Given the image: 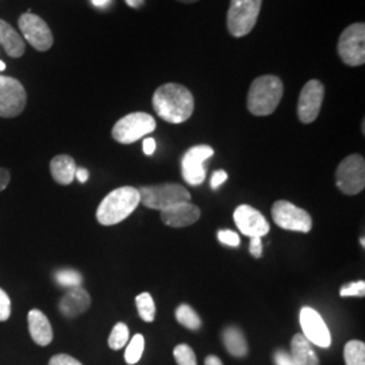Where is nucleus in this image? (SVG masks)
Segmentation results:
<instances>
[{
    "instance_id": "obj_1",
    "label": "nucleus",
    "mask_w": 365,
    "mask_h": 365,
    "mask_svg": "<svg viewBox=\"0 0 365 365\" xmlns=\"http://www.w3.org/2000/svg\"><path fill=\"white\" fill-rule=\"evenodd\" d=\"M152 103L158 117L175 125L188 120L195 108L191 91L176 83L160 86L153 93Z\"/></svg>"
},
{
    "instance_id": "obj_2",
    "label": "nucleus",
    "mask_w": 365,
    "mask_h": 365,
    "mask_svg": "<svg viewBox=\"0 0 365 365\" xmlns=\"http://www.w3.org/2000/svg\"><path fill=\"white\" fill-rule=\"evenodd\" d=\"M141 203L137 188L125 185L111 191L96 210V220L103 226H113L125 221Z\"/></svg>"
},
{
    "instance_id": "obj_3",
    "label": "nucleus",
    "mask_w": 365,
    "mask_h": 365,
    "mask_svg": "<svg viewBox=\"0 0 365 365\" xmlns=\"http://www.w3.org/2000/svg\"><path fill=\"white\" fill-rule=\"evenodd\" d=\"M284 93L282 78L274 75H265L256 78L248 92V110L256 117H267L274 114L280 105Z\"/></svg>"
},
{
    "instance_id": "obj_4",
    "label": "nucleus",
    "mask_w": 365,
    "mask_h": 365,
    "mask_svg": "<svg viewBox=\"0 0 365 365\" xmlns=\"http://www.w3.org/2000/svg\"><path fill=\"white\" fill-rule=\"evenodd\" d=\"M138 192L145 207L158 211L170 209L182 202H191L190 191L176 182L145 185L138 190Z\"/></svg>"
},
{
    "instance_id": "obj_5",
    "label": "nucleus",
    "mask_w": 365,
    "mask_h": 365,
    "mask_svg": "<svg viewBox=\"0 0 365 365\" xmlns=\"http://www.w3.org/2000/svg\"><path fill=\"white\" fill-rule=\"evenodd\" d=\"M262 0H230L227 11V30L237 37H245L255 29L260 15Z\"/></svg>"
},
{
    "instance_id": "obj_6",
    "label": "nucleus",
    "mask_w": 365,
    "mask_h": 365,
    "mask_svg": "<svg viewBox=\"0 0 365 365\" xmlns=\"http://www.w3.org/2000/svg\"><path fill=\"white\" fill-rule=\"evenodd\" d=\"M157 123L155 118L146 113H131L120 118L113 128V138L119 144L137 143L145 135L153 133Z\"/></svg>"
},
{
    "instance_id": "obj_7",
    "label": "nucleus",
    "mask_w": 365,
    "mask_h": 365,
    "mask_svg": "<svg viewBox=\"0 0 365 365\" xmlns=\"http://www.w3.org/2000/svg\"><path fill=\"white\" fill-rule=\"evenodd\" d=\"M336 184L345 195H357L365 187V160L360 155L344 158L336 170Z\"/></svg>"
},
{
    "instance_id": "obj_8",
    "label": "nucleus",
    "mask_w": 365,
    "mask_h": 365,
    "mask_svg": "<svg viewBox=\"0 0 365 365\" xmlns=\"http://www.w3.org/2000/svg\"><path fill=\"white\" fill-rule=\"evenodd\" d=\"M339 56L344 64L361 66L365 63V25L353 24L346 27L339 39Z\"/></svg>"
},
{
    "instance_id": "obj_9",
    "label": "nucleus",
    "mask_w": 365,
    "mask_h": 365,
    "mask_svg": "<svg viewBox=\"0 0 365 365\" xmlns=\"http://www.w3.org/2000/svg\"><path fill=\"white\" fill-rule=\"evenodd\" d=\"M272 218L274 223L284 230L309 233L313 227V220L310 214L287 200H277L274 203Z\"/></svg>"
},
{
    "instance_id": "obj_10",
    "label": "nucleus",
    "mask_w": 365,
    "mask_h": 365,
    "mask_svg": "<svg viewBox=\"0 0 365 365\" xmlns=\"http://www.w3.org/2000/svg\"><path fill=\"white\" fill-rule=\"evenodd\" d=\"M26 101V91L19 80L0 76V117H18L25 110Z\"/></svg>"
},
{
    "instance_id": "obj_11",
    "label": "nucleus",
    "mask_w": 365,
    "mask_h": 365,
    "mask_svg": "<svg viewBox=\"0 0 365 365\" xmlns=\"http://www.w3.org/2000/svg\"><path fill=\"white\" fill-rule=\"evenodd\" d=\"M214 155V149L209 145H196L188 149L182 160V179L190 185H200L206 180L205 161Z\"/></svg>"
},
{
    "instance_id": "obj_12",
    "label": "nucleus",
    "mask_w": 365,
    "mask_h": 365,
    "mask_svg": "<svg viewBox=\"0 0 365 365\" xmlns=\"http://www.w3.org/2000/svg\"><path fill=\"white\" fill-rule=\"evenodd\" d=\"M19 29L27 42L39 52H46L52 48L53 34L48 24L36 14H24L18 21Z\"/></svg>"
},
{
    "instance_id": "obj_13",
    "label": "nucleus",
    "mask_w": 365,
    "mask_h": 365,
    "mask_svg": "<svg viewBox=\"0 0 365 365\" xmlns=\"http://www.w3.org/2000/svg\"><path fill=\"white\" fill-rule=\"evenodd\" d=\"M324 99L325 86L322 84V81L310 80L303 86L298 102V117L302 123H313L319 115Z\"/></svg>"
},
{
    "instance_id": "obj_14",
    "label": "nucleus",
    "mask_w": 365,
    "mask_h": 365,
    "mask_svg": "<svg viewBox=\"0 0 365 365\" xmlns=\"http://www.w3.org/2000/svg\"><path fill=\"white\" fill-rule=\"evenodd\" d=\"M300 327L303 330V336L312 344L319 348H329L331 344L330 330L327 327L324 318L317 310L312 307H303L300 310Z\"/></svg>"
},
{
    "instance_id": "obj_15",
    "label": "nucleus",
    "mask_w": 365,
    "mask_h": 365,
    "mask_svg": "<svg viewBox=\"0 0 365 365\" xmlns=\"http://www.w3.org/2000/svg\"><path fill=\"white\" fill-rule=\"evenodd\" d=\"M235 222L240 232L244 235L253 237H264L269 233V223L259 210L241 205L235 211Z\"/></svg>"
},
{
    "instance_id": "obj_16",
    "label": "nucleus",
    "mask_w": 365,
    "mask_h": 365,
    "mask_svg": "<svg viewBox=\"0 0 365 365\" xmlns=\"http://www.w3.org/2000/svg\"><path fill=\"white\" fill-rule=\"evenodd\" d=\"M200 218V210L191 202H182L170 209L161 211V221L170 227H185L197 222Z\"/></svg>"
},
{
    "instance_id": "obj_17",
    "label": "nucleus",
    "mask_w": 365,
    "mask_h": 365,
    "mask_svg": "<svg viewBox=\"0 0 365 365\" xmlns=\"http://www.w3.org/2000/svg\"><path fill=\"white\" fill-rule=\"evenodd\" d=\"M91 306L90 294L81 287L69 288V291L60 300L58 309L66 318H75L86 313Z\"/></svg>"
},
{
    "instance_id": "obj_18",
    "label": "nucleus",
    "mask_w": 365,
    "mask_h": 365,
    "mask_svg": "<svg viewBox=\"0 0 365 365\" xmlns=\"http://www.w3.org/2000/svg\"><path fill=\"white\" fill-rule=\"evenodd\" d=\"M29 331L33 341L39 346H48L53 341V329L48 317L41 310H30L27 315Z\"/></svg>"
},
{
    "instance_id": "obj_19",
    "label": "nucleus",
    "mask_w": 365,
    "mask_h": 365,
    "mask_svg": "<svg viewBox=\"0 0 365 365\" xmlns=\"http://www.w3.org/2000/svg\"><path fill=\"white\" fill-rule=\"evenodd\" d=\"M291 357L297 365H319V359L313 344L303 334H295L291 339Z\"/></svg>"
},
{
    "instance_id": "obj_20",
    "label": "nucleus",
    "mask_w": 365,
    "mask_h": 365,
    "mask_svg": "<svg viewBox=\"0 0 365 365\" xmlns=\"http://www.w3.org/2000/svg\"><path fill=\"white\" fill-rule=\"evenodd\" d=\"M76 170L75 160L68 155H58L51 161L52 178L61 185H69L75 180Z\"/></svg>"
},
{
    "instance_id": "obj_21",
    "label": "nucleus",
    "mask_w": 365,
    "mask_h": 365,
    "mask_svg": "<svg viewBox=\"0 0 365 365\" xmlns=\"http://www.w3.org/2000/svg\"><path fill=\"white\" fill-rule=\"evenodd\" d=\"M0 45L4 48L6 53L14 58H19L25 53L24 39L18 31H15L13 27L3 19H0Z\"/></svg>"
},
{
    "instance_id": "obj_22",
    "label": "nucleus",
    "mask_w": 365,
    "mask_h": 365,
    "mask_svg": "<svg viewBox=\"0 0 365 365\" xmlns=\"http://www.w3.org/2000/svg\"><path fill=\"white\" fill-rule=\"evenodd\" d=\"M223 344L227 352L235 357H245L249 352L248 342L244 333L235 327H226L222 333Z\"/></svg>"
},
{
    "instance_id": "obj_23",
    "label": "nucleus",
    "mask_w": 365,
    "mask_h": 365,
    "mask_svg": "<svg viewBox=\"0 0 365 365\" xmlns=\"http://www.w3.org/2000/svg\"><path fill=\"white\" fill-rule=\"evenodd\" d=\"M345 365H365V344L359 339L346 342L344 348Z\"/></svg>"
},
{
    "instance_id": "obj_24",
    "label": "nucleus",
    "mask_w": 365,
    "mask_h": 365,
    "mask_svg": "<svg viewBox=\"0 0 365 365\" xmlns=\"http://www.w3.org/2000/svg\"><path fill=\"white\" fill-rule=\"evenodd\" d=\"M175 315H176L178 322H179L182 327H187V329H190V330H197V329L200 327V325H202V321H200L199 315L196 314L195 310H194L190 304H185V303L180 304V306L176 309Z\"/></svg>"
},
{
    "instance_id": "obj_25",
    "label": "nucleus",
    "mask_w": 365,
    "mask_h": 365,
    "mask_svg": "<svg viewBox=\"0 0 365 365\" xmlns=\"http://www.w3.org/2000/svg\"><path fill=\"white\" fill-rule=\"evenodd\" d=\"M137 310L145 322H153L156 318V304L149 292H143L135 298Z\"/></svg>"
},
{
    "instance_id": "obj_26",
    "label": "nucleus",
    "mask_w": 365,
    "mask_h": 365,
    "mask_svg": "<svg viewBox=\"0 0 365 365\" xmlns=\"http://www.w3.org/2000/svg\"><path fill=\"white\" fill-rule=\"evenodd\" d=\"M129 337H130V333H129V327L126 324L123 322H119L117 324L113 331L110 333V337H108V346L113 349V351H119L122 348L126 346V344L129 342Z\"/></svg>"
},
{
    "instance_id": "obj_27",
    "label": "nucleus",
    "mask_w": 365,
    "mask_h": 365,
    "mask_svg": "<svg viewBox=\"0 0 365 365\" xmlns=\"http://www.w3.org/2000/svg\"><path fill=\"white\" fill-rule=\"evenodd\" d=\"M145 349V339L143 334H135L130 339L126 351H125V360L129 365L137 364L141 357Z\"/></svg>"
},
{
    "instance_id": "obj_28",
    "label": "nucleus",
    "mask_w": 365,
    "mask_h": 365,
    "mask_svg": "<svg viewBox=\"0 0 365 365\" xmlns=\"http://www.w3.org/2000/svg\"><path fill=\"white\" fill-rule=\"evenodd\" d=\"M56 280L63 287L75 288L81 286L83 277H81V274H78V271L63 269V271H58L56 274Z\"/></svg>"
},
{
    "instance_id": "obj_29",
    "label": "nucleus",
    "mask_w": 365,
    "mask_h": 365,
    "mask_svg": "<svg viewBox=\"0 0 365 365\" xmlns=\"http://www.w3.org/2000/svg\"><path fill=\"white\" fill-rule=\"evenodd\" d=\"M173 357L178 365H197L195 352L187 344H180L173 349Z\"/></svg>"
},
{
    "instance_id": "obj_30",
    "label": "nucleus",
    "mask_w": 365,
    "mask_h": 365,
    "mask_svg": "<svg viewBox=\"0 0 365 365\" xmlns=\"http://www.w3.org/2000/svg\"><path fill=\"white\" fill-rule=\"evenodd\" d=\"M339 295L342 298H348V297H357V298H364L365 297V282L359 280V282H353L348 283L345 286L341 287Z\"/></svg>"
},
{
    "instance_id": "obj_31",
    "label": "nucleus",
    "mask_w": 365,
    "mask_h": 365,
    "mask_svg": "<svg viewBox=\"0 0 365 365\" xmlns=\"http://www.w3.org/2000/svg\"><path fill=\"white\" fill-rule=\"evenodd\" d=\"M218 240L223 245H227V247H232V248L240 247V242H241L240 235H237L235 232H232V230H220L218 232Z\"/></svg>"
},
{
    "instance_id": "obj_32",
    "label": "nucleus",
    "mask_w": 365,
    "mask_h": 365,
    "mask_svg": "<svg viewBox=\"0 0 365 365\" xmlns=\"http://www.w3.org/2000/svg\"><path fill=\"white\" fill-rule=\"evenodd\" d=\"M11 315V300L4 289L0 288V322H4Z\"/></svg>"
},
{
    "instance_id": "obj_33",
    "label": "nucleus",
    "mask_w": 365,
    "mask_h": 365,
    "mask_svg": "<svg viewBox=\"0 0 365 365\" xmlns=\"http://www.w3.org/2000/svg\"><path fill=\"white\" fill-rule=\"evenodd\" d=\"M49 365H83L75 357L61 353V354H56L49 360Z\"/></svg>"
},
{
    "instance_id": "obj_34",
    "label": "nucleus",
    "mask_w": 365,
    "mask_h": 365,
    "mask_svg": "<svg viewBox=\"0 0 365 365\" xmlns=\"http://www.w3.org/2000/svg\"><path fill=\"white\" fill-rule=\"evenodd\" d=\"M249 252L253 257L260 259L262 256V238L261 237H253L250 238V244H249Z\"/></svg>"
},
{
    "instance_id": "obj_35",
    "label": "nucleus",
    "mask_w": 365,
    "mask_h": 365,
    "mask_svg": "<svg viewBox=\"0 0 365 365\" xmlns=\"http://www.w3.org/2000/svg\"><path fill=\"white\" fill-rule=\"evenodd\" d=\"M274 360L276 365H297L294 359L291 357V354L286 351H276Z\"/></svg>"
},
{
    "instance_id": "obj_36",
    "label": "nucleus",
    "mask_w": 365,
    "mask_h": 365,
    "mask_svg": "<svg viewBox=\"0 0 365 365\" xmlns=\"http://www.w3.org/2000/svg\"><path fill=\"white\" fill-rule=\"evenodd\" d=\"M226 180H227V173L225 170H215L211 178V188L218 190Z\"/></svg>"
},
{
    "instance_id": "obj_37",
    "label": "nucleus",
    "mask_w": 365,
    "mask_h": 365,
    "mask_svg": "<svg viewBox=\"0 0 365 365\" xmlns=\"http://www.w3.org/2000/svg\"><path fill=\"white\" fill-rule=\"evenodd\" d=\"M157 144L153 138H145L143 143V149L146 156H152L156 152Z\"/></svg>"
},
{
    "instance_id": "obj_38",
    "label": "nucleus",
    "mask_w": 365,
    "mask_h": 365,
    "mask_svg": "<svg viewBox=\"0 0 365 365\" xmlns=\"http://www.w3.org/2000/svg\"><path fill=\"white\" fill-rule=\"evenodd\" d=\"M10 180H11L10 172L7 170H4V168H0V192L7 188Z\"/></svg>"
},
{
    "instance_id": "obj_39",
    "label": "nucleus",
    "mask_w": 365,
    "mask_h": 365,
    "mask_svg": "<svg viewBox=\"0 0 365 365\" xmlns=\"http://www.w3.org/2000/svg\"><path fill=\"white\" fill-rule=\"evenodd\" d=\"M75 178H76L80 182H86L90 179V172L86 170V168H78Z\"/></svg>"
},
{
    "instance_id": "obj_40",
    "label": "nucleus",
    "mask_w": 365,
    "mask_h": 365,
    "mask_svg": "<svg viewBox=\"0 0 365 365\" xmlns=\"http://www.w3.org/2000/svg\"><path fill=\"white\" fill-rule=\"evenodd\" d=\"M205 365H223L222 364L221 360L217 357V356H214V354H211V356H207L206 357V360H205Z\"/></svg>"
},
{
    "instance_id": "obj_41",
    "label": "nucleus",
    "mask_w": 365,
    "mask_h": 365,
    "mask_svg": "<svg viewBox=\"0 0 365 365\" xmlns=\"http://www.w3.org/2000/svg\"><path fill=\"white\" fill-rule=\"evenodd\" d=\"M126 3L133 9H140L144 4V0H126Z\"/></svg>"
},
{
    "instance_id": "obj_42",
    "label": "nucleus",
    "mask_w": 365,
    "mask_h": 365,
    "mask_svg": "<svg viewBox=\"0 0 365 365\" xmlns=\"http://www.w3.org/2000/svg\"><path fill=\"white\" fill-rule=\"evenodd\" d=\"M111 0H92V4L95 6V7H99V9H103L106 6H108V3H110Z\"/></svg>"
},
{
    "instance_id": "obj_43",
    "label": "nucleus",
    "mask_w": 365,
    "mask_h": 365,
    "mask_svg": "<svg viewBox=\"0 0 365 365\" xmlns=\"http://www.w3.org/2000/svg\"><path fill=\"white\" fill-rule=\"evenodd\" d=\"M178 1H182V3H187V4H191V3H196L199 0H178Z\"/></svg>"
},
{
    "instance_id": "obj_44",
    "label": "nucleus",
    "mask_w": 365,
    "mask_h": 365,
    "mask_svg": "<svg viewBox=\"0 0 365 365\" xmlns=\"http://www.w3.org/2000/svg\"><path fill=\"white\" fill-rule=\"evenodd\" d=\"M4 69H6V64H4L3 61H0V72H1V71H4Z\"/></svg>"
},
{
    "instance_id": "obj_45",
    "label": "nucleus",
    "mask_w": 365,
    "mask_h": 365,
    "mask_svg": "<svg viewBox=\"0 0 365 365\" xmlns=\"http://www.w3.org/2000/svg\"><path fill=\"white\" fill-rule=\"evenodd\" d=\"M360 242H361V247H363V248H364V247H365L364 238H360Z\"/></svg>"
}]
</instances>
